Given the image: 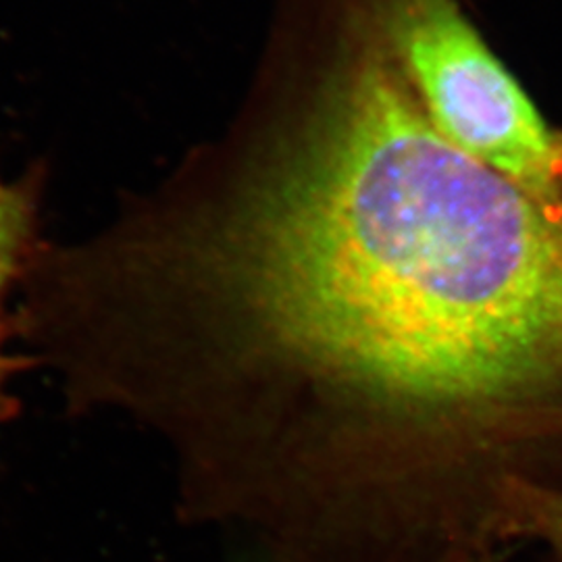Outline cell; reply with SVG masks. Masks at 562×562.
Instances as JSON below:
<instances>
[{
    "instance_id": "3957f363",
    "label": "cell",
    "mask_w": 562,
    "mask_h": 562,
    "mask_svg": "<svg viewBox=\"0 0 562 562\" xmlns=\"http://www.w3.org/2000/svg\"><path fill=\"white\" fill-rule=\"evenodd\" d=\"M44 176L32 171L18 180L0 173V423L13 419L20 402L13 396L15 373L23 357L9 352L13 334V308L42 240Z\"/></svg>"
},
{
    "instance_id": "5b68a950",
    "label": "cell",
    "mask_w": 562,
    "mask_h": 562,
    "mask_svg": "<svg viewBox=\"0 0 562 562\" xmlns=\"http://www.w3.org/2000/svg\"><path fill=\"white\" fill-rule=\"evenodd\" d=\"M483 557L477 552H459V554H450L443 559H436L434 562H483Z\"/></svg>"
},
{
    "instance_id": "6da1fadb",
    "label": "cell",
    "mask_w": 562,
    "mask_h": 562,
    "mask_svg": "<svg viewBox=\"0 0 562 562\" xmlns=\"http://www.w3.org/2000/svg\"><path fill=\"white\" fill-rule=\"evenodd\" d=\"M15 338L159 438L190 515L292 540L494 538L562 415V204L431 125L382 36L232 157L46 244Z\"/></svg>"
},
{
    "instance_id": "7a4b0ae2",
    "label": "cell",
    "mask_w": 562,
    "mask_h": 562,
    "mask_svg": "<svg viewBox=\"0 0 562 562\" xmlns=\"http://www.w3.org/2000/svg\"><path fill=\"white\" fill-rule=\"evenodd\" d=\"M378 34L425 115L462 155L562 204V138L492 55L457 0H380Z\"/></svg>"
},
{
    "instance_id": "8992f818",
    "label": "cell",
    "mask_w": 562,
    "mask_h": 562,
    "mask_svg": "<svg viewBox=\"0 0 562 562\" xmlns=\"http://www.w3.org/2000/svg\"><path fill=\"white\" fill-rule=\"evenodd\" d=\"M561 138H562V130H561Z\"/></svg>"
},
{
    "instance_id": "277c9868",
    "label": "cell",
    "mask_w": 562,
    "mask_h": 562,
    "mask_svg": "<svg viewBox=\"0 0 562 562\" xmlns=\"http://www.w3.org/2000/svg\"><path fill=\"white\" fill-rule=\"evenodd\" d=\"M494 538H531L543 542L562 562V485L517 480L504 494Z\"/></svg>"
}]
</instances>
